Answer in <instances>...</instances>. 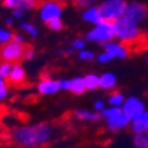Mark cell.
Masks as SVG:
<instances>
[{
    "instance_id": "cell-19",
    "label": "cell",
    "mask_w": 148,
    "mask_h": 148,
    "mask_svg": "<svg viewBox=\"0 0 148 148\" xmlns=\"http://www.w3.org/2000/svg\"><path fill=\"white\" fill-rule=\"evenodd\" d=\"M133 145L135 148H148V133L134 134Z\"/></svg>"
},
{
    "instance_id": "cell-13",
    "label": "cell",
    "mask_w": 148,
    "mask_h": 148,
    "mask_svg": "<svg viewBox=\"0 0 148 148\" xmlns=\"http://www.w3.org/2000/svg\"><path fill=\"white\" fill-rule=\"evenodd\" d=\"M26 78V73H25V70L24 68L19 64V63H14L13 66H12V70H11V73L8 76V82L11 84H14V85H19L21 83H24Z\"/></svg>"
},
{
    "instance_id": "cell-22",
    "label": "cell",
    "mask_w": 148,
    "mask_h": 148,
    "mask_svg": "<svg viewBox=\"0 0 148 148\" xmlns=\"http://www.w3.org/2000/svg\"><path fill=\"white\" fill-rule=\"evenodd\" d=\"M20 27L23 29V31H25L27 34H30L31 37H33V38H36L37 36H38V30H37V27L34 25H32V24L27 23V21H24L20 24Z\"/></svg>"
},
{
    "instance_id": "cell-14",
    "label": "cell",
    "mask_w": 148,
    "mask_h": 148,
    "mask_svg": "<svg viewBox=\"0 0 148 148\" xmlns=\"http://www.w3.org/2000/svg\"><path fill=\"white\" fill-rule=\"evenodd\" d=\"M82 19L87 23L94 24V25H97V24H100L103 20L100 10L96 6H90L88 8H85L84 12L82 13Z\"/></svg>"
},
{
    "instance_id": "cell-27",
    "label": "cell",
    "mask_w": 148,
    "mask_h": 148,
    "mask_svg": "<svg viewBox=\"0 0 148 148\" xmlns=\"http://www.w3.org/2000/svg\"><path fill=\"white\" fill-rule=\"evenodd\" d=\"M113 59H114V56L112 53L107 52V51H104V52H102V53H100V55L97 56L98 63H108V62L113 60Z\"/></svg>"
},
{
    "instance_id": "cell-9",
    "label": "cell",
    "mask_w": 148,
    "mask_h": 148,
    "mask_svg": "<svg viewBox=\"0 0 148 148\" xmlns=\"http://www.w3.org/2000/svg\"><path fill=\"white\" fill-rule=\"evenodd\" d=\"M121 108H122V112L125 114H127L130 119H133L134 116H136V115L141 114L142 112H145L143 102L140 100L139 97H135V96L126 98Z\"/></svg>"
},
{
    "instance_id": "cell-24",
    "label": "cell",
    "mask_w": 148,
    "mask_h": 148,
    "mask_svg": "<svg viewBox=\"0 0 148 148\" xmlns=\"http://www.w3.org/2000/svg\"><path fill=\"white\" fill-rule=\"evenodd\" d=\"M46 25L49 26V29L52 30V31H59V30L63 29V23H62L60 18H56V19L50 20Z\"/></svg>"
},
{
    "instance_id": "cell-15",
    "label": "cell",
    "mask_w": 148,
    "mask_h": 148,
    "mask_svg": "<svg viewBox=\"0 0 148 148\" xmlns=\"http://www.w3.org/2000/svg\"><path fill=\"white\" fill-rule=\"evenodd\" d=\"M73 116H75L77 120L81 121H98L102 116L96 113V112H91V110H87V109H77L73 112Z\"/></svg>"
},
{
    "instance_id": "cell-29",
    "label": "cell",
    "mask_w": 148,
    "mask_h": 148,
    "mask_svg": "<svg viewBox=\"0 0 148 148\" xmlns=\"http://www.w3.org/2000/svg\"><path fill=\"white\" fill-rule=\"evenodd\" d=\"M72 47L75 49V50H83L85 47V40L84 39H75L72 42Z\"/></svg>"
},
{
    "instance_id": "cell-6",
    "label": "cell",
    "mask_w": 148,
    "mask_h": 148,
    "mask_svg": "<svg viewBox=\"0 0 148 148\" xmlns=\"http://www.w3.org/2000/svg\"><path fill=\"white\" fill-rule=\"evenodd\" d=\"M63 1L60 0H46L40 6V19L45 24H47L50 20L60 18L62 12H63Z\"/></svg>"
},
{
    "instance_id": "cell-31",
    "label": "cell",
    "mask_w": 148,
    "mask_h": 148,
    "mask_svg": "<svg viewBox=\"0 0 148 148\" xmlns=\"http://www.w3.org/2000/svg\"><path fill=\"white\" fill-rule=\"evenodd\" d=\"M7 95H8V89L6 85H4V87L0 88V101H3L4 98H6Z\"/></svg>"
},
{
    "instance_id": "cell-2",
    "label": "cell",
    "mask_w": 148,
    "mask_h": 148,
    "mask_svg": "<svg viewBox=\"0 0 148 148\" xmlns=\"http://www.w3.org/2000/svg\"><path fill=\"white\" fill-rule=\"evenodd\" d=\"M115 37L123 44H136L142 39V33L136 23H134L126 17H121L113 21Z\"/></svg>"
},
{
    "instance_id": "cell-8",
    "label": "cell",
    "mask_w": 148,
    "mask_h": 148,
    "mask_svg": "<svg viewBox=\"0 0 148 148\" xmlns=\"http://www.w3.org/2000/svg\"><path fill=\"white\" fill-rule=\"evenodd\" d=\"M130 121H132V119L127 114L123 113L122 110H120L119 113L106 117V125L110 132H117V130H121L123 128H126L127 126H129Z\"/></svg>"
},
{
    "instance_id": "cell-26",
    "label": "cell",
    "mask_w": 148,
    "mask_h": 148,
    "mask_svg": "<svg viewBox=\"0 0 148 148\" xmlns=\"http://www.w3.org/2000/svg\"><path fill=\"white\" fill-rule=\"evenodd\" d=\"M78 58L81 60H92L95 58V55L92 51H88V50H81L78 53Z\"/></svg>"
},
{
    "instance_id": "cell-20",
    "label": "cell",
    "mask_w": 148,
    "mask_h": 148,
    "mask_svg": "<svg viewBox=\"0 0 148 148\" xmlns=\"http://www.w3.org/2000/svg\"><path fill=\"white\" fill-rule=\"evenodd\" d=\"M125 96H123L121 92L119 91H114L113 94H110L109 96V104L112 107H122L123 102H125Z\"/></svg>"
},
{
    "instance_id": "cell-37",
    "label": "cell",
    "mask_w": 148,
    "mask_h": 148,
    "mask_svg": "<svg viewBox=\"0 0 148 148\" xmlns=\"http://www.w3.org/2000/svg\"><path fill=\"white\" fill-rule=\"evenodd\" d=\"M12 21H13V18H7L6 19V24H7V25H11Z\"/></svg>"
},
{
    "instance_id": "cell-30",
    "label": "cell",
    "mask_w": 148,
    "mask_h": 148,
    "mask_svg": "<svg viewBox=\"0 0 148 148\" xmlns=\"http://www.w3.org/2000/svg\"><path fill=\"white\" fill-rule=\"evenodd\" d=\"M34 57V51H33V49L31 46H27L26 45V49H25V51H24V55H23V58L24 59H26V60H30Z\"/></svg>"
},
{
    "instance_id": "cell-34",
    "label": "cell",
    "mask_w": 148,
    "mask_h": 148,
    "mask_svg": "<svg viewBox=\"0 0 148 148\" xmlns=\"http://www.w3.org/2000/svg\"><path fill=\"white\" fill-rule=\"evenodd\" d=\"M14 42H18V43H23L24 42V36L23 34H19V33H14L13 34V39Z\"/></svg>"
},
{
    "instance_id": "cell-7",
    "label": "cell",
    "mask_w": 148,
    "mask_h": 148,
    "mask_svg": "<svg viewBox=\"0 0 148 148\" xmlns=\"http://www.w3.org/2000/svg\"><path fill=\"white\" fill-rule=\"evenodd\" d=\"M147 14H148V8L145 4L139 3V1H132L127 4L123 17H126L127 19L139 24L146 19Z\"/></svg>"
},
{
    "instance_id": "cell-28",
    "label": "cell",
    "mask_w": 148,
    "mask_h": 148,
    "mask_svg": "<svg viewBox=\"0 0 148 148\" xmlns=\"http://www.w3.org/2000/svg\"><path fill=\"white\" fill-rule=\"evenodd\" d=\"M59 85H60V89L62 90H65V91H70L71 90V79H60L59 81Z\"/></svg>"
},
{
    "instance_id": "cell-36",
    "label": "cell",
    "mask_w": 148,
    "mask_h": 148,
    "mask_svg": "<svg viewBox=\"0 0 148 148\" xmlns=\"http://www.w3.org/2000/svg\"><path fill=\"white\" fill-rule=\"evenodd\" d=\"M73 50H75L73 47H71V49H66V50H65V53H66V55H72V53H73Z\"/></svg>"
},
{
    "instance_id": "cell-12",
    "label": "cell",
    "mask_w": 148,
    "mask_h": 148,
    "mask_svg": "<svg viewBox=\"0 0 148 148\" xmlns=\"http://www.w3.org/2000/svg\"><path fill=\"white\" fill-rule=\"evenodd\" d=\"M37 90L42 95H53L60 90L59 81L52 78H44L37 84Z\"/></svg>"
},
{
    "instance_id": "cell-23",
    "label": "cell",
    "mask_w": 148,
    "mask_h": 148,
    "mask_svg": "<svg viewBox=\"0 0 148 148\" xmlns=\"http://www.w3.org/2000/svg\"><path fill=\"white\" fill-rule=\"evenodd\" d=\"M13 39V32L8 29H0V44L4 45Z\"/></svg>"
},
{
    "instance_id": "cell-40",
    "label": "cell",
    "mask_w": 148,
    "mask_h": 148,
    "mask_svg": "<svg viewBox=\"0 0 148 148\" xmlns=\"http://www.w3.org/2000/svg\"><path fill=\"white\" fill-rule=\"evenodd\" d=\"M147 133H148V132H147Z\"/></svg>"
},
{
    "instance_id": "cell-16",
    "label": "cell",
    "mask_w": 148,
    "mask_h": 148,
    "mask_svg": "<svg viewBox=\"0 0 148 148\" xmlns=\"http://www.w3.org/2000/svg\"><path fill=\"white\" fill-rule=\"evenodd\" d=\"M116 87V76L112 72H106L100 76V88L103 90H112Z\"/></svg>"
},
{
    "instance_id": "cell-32",
    "label": "cell",
    "mask_w": 148,
    "mask_h": 148,
    "mask_svg": "<svg viewBox=\"0 0 148 148\" xmlns=\"http://www.w3.org/2000/svg\"><path fill=\"white\" fill-rule=\"evenodd\" d=\"M24 12L25 11H23V10H13V18H17V19H21L24 17Z\"/></svg>"
},
{
    "instance_id": "cell-25",
    "label": "cell",
    "mask_w": 148,
    "mask_h": 148,
    "mask_svg": "<svg viewBox=\"0 0 148 148\" xmlns=\"http://www.w3.org/2000/svg\"><path fill=\"white\" fill-rule=\"evenodd\" d=\"M95 1L96 0H73V4H75L76 7H79V8H88L92 6Z\"/></svg>"
},
{
    "instance_id": "cell-38",
    "label": "cell",
    "mask_w": 148,
    "mask_h": 148,
    "mask_svg": "<svg viewBox=\"0 0 148 148\" xmlns=\"http://www.w3.org/2000/svg\"><path fill=\"white\" fill-rule=\"evenodd\" d=\"M3 113H4V107H1V106H0V116L3 115Z\"/></svg>"
},
{
    "instance_id": "cell-39",
    "label": "cell",
    "mask_w": 148,
    "mask_h": 148,
    "mask_svg": "<svg viewBox=\"0 0 148 148\" xmlns=\"http://www.w3.org/2000/svg\"><path fill=\"white\" fill-rule=\"evenodd\" d=\"M145 59H146V63H148V53L146 55V58H145Z\"/></svg>"
},
{
    "instance_id": "cell-10",
    "label": "cell",
    "mask_w": 148,
    "mask_h": 148,
    "mask_svg": "<svg viewBox=\"0 0 148 148\" xmlns=\"http://www.w3.org/2000/svg\"><path fill=\"white\" fill-rule=\"evenodd\" d=\"M102 46H103V50L109 52V53H112L114 56V58L125 59L129 55V49L123 43H114V42L110 40V42L103 43Z\"/></svg>"
},
{
    "instance_id": "cell-5",
    "label": "cell",
    "mask_w": 148,
    "mask_h": 148,
    "mask_svg": "<svg viewBox=\"0 0 148 148\" xmlns=\"http://www.w3.org/2000/svg\"><path fill=\"white\" fill-rule=\"evenodd\" d=\"M25 49L26 45L24 43L11 40L0 47V59L5 62H11V63H17L19 59L23 58Z\"/></svg>"
},
{
    "instance_id": "cell-1",
    "label": "cell",
    "mask_w": 148,
    "mask_h": 148,
    "mask_svg": "<svg viewBox=\"0 0 148 148\" xmlns=\"http://www.w3.org/2000/svg\"><path fill=\"white\" fill-rule=\"evenodd\" d=\"M53 128L49 123H36L18 127L12 132V139L24 148H39L51 140Z\"/></svg>"
},
{
    "instance_id": "cell-3",
    "label": "cell",
    "mask_w": 148,
    "mask_h": 148,
    "mask_svg": "<svg viewBox=\"0 0 148 148\" xmlns=\"http://www.w3.org/2000/svg\"><path fill=\"white\" fill-rule=\"evenodd\" d=\"M85 38L89 42L94 43H106L110 42L115 38V31H114V24L113 21L102 20L100 24L95 25L94 29L87 32Z\"/></svg>"
},
{
    "instance_id": "cell-21",
    "label": "cell",
    "mask_w": 148,
    "mask_h": 148,
    "mask_svg": "<svg viewBox=\"0 0 148 148\" xmlns=\"http://www.w3.org/2000/svg\"><path fill=\"white\" fill-rule=\"evenodd\" d=\"M12 66H13V64H12L11 62L3 60L1 63H0V76H1L3 78H5V79H7L10 73H11Z\"/></svg>"
},
{
    "instance_id": "cell-11",
    "label": "cell",
    "mask_w": 148,
    "mask_h": 148,
    "mask_svg": "<svg viewBox=\"0 0 148 148\" xmlns=\"http://www.w3.org/2000/svg\"><path fill=\"white\" fill-rule=\"evenodd\" d=\"M39 0H3V5L11 10H23L30 11L37 7Z\"/></svg>"
},
{
    "instance_id": "cell-33",
    "label": "cell",
    "mask_w": 148,
    "mask_h": 148,
    "mask_svg": "<svg viewBox=\"0 0 148 148\" xmlns=\"http://www.w3.org/2000/svg\"><path fill=\"white\" fill-rule=\"evenodd\" d=\"M95 109L97 110V112H102V110L104 109V102L101 101V100H98L95 102Z\"/></svg>"
},
{
    "instance_id": "cell-18",
    "label": "cell",
    "mask_w": 148,
    "mask_h": 148,
    "mask_svg": "<svg viewBox=\"0 0 148 148\" xmlns=\"http://www.w3.org/2000/svg\"><path fill=\"white\" fill-rule=\"evenodd\" d=\"M87 90L85 88V83H84V78L83 77H75L73 79H71V92L75 95H82L84 94V91Z\"/></svg>"
},
{
    "instance_id": "cell-4",
    "label": "cell",
    "mask_w": 148,
    "mask_h": 148,
    "mask_svg": "<svg viewBox=\"0 0 148 148\" xmlns=\"http://www.w3.org/2000/svg\"><path fill=\"white\" fill-rule=\"evenodd\" d=\"M127 3L125 0H103L98 6L103 20L114 21L123 17Z\"/></svg>"
},
{
    "instance_id": "cell-35",
    "label": "cell",
    "mask_w": 148,
    "mask_h": 148,
    "mask_svg": "<svg viewBox=\"0 0 148 148\" xmlns=\"http://www.w3.org/2000/svg\"><path fill=\"white\" fill-rule=\"evenodd\" d=\"M4 85H6V81H5V78H3L1 76H0V88L4 87Z\"/></svg>"
},
{
    "instance_id": "cell-17",
    "label": "cell",
    "mask_w": 148,
    "mask_h": 148,
    "mask_svg": "<svg viewBox=\"0 0 148 148\" xmlns=\"http://www.w3.org/2000/svg\"><path fill=\"white\" fill-rule=\"evenodd\" d=\"M83 78L87 90H95L100 87V76L96 75V73H88Z\"/></svg>"
}]
</instances>
